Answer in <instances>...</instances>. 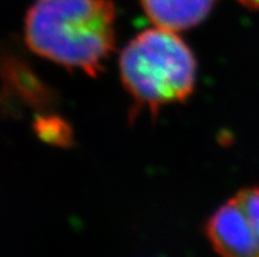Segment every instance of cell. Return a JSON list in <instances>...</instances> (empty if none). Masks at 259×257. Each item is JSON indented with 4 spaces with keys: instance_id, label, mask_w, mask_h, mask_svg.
I'll return each instance as SVG.
<instances>
[{
    "instance_id": "1",
    "label": "cell",
    "mask_w": 259,
    "mask_h": 257,
    "mask_svg": "<svg viewBox=\"0 0 259 257\" xmlns=\"http://www.w3.org/2000/svg\"><path fill=\"white\" fill-rule=\"evenodd\" d=\"M111 0H36L25 19L26 45L66 69L96 76L116 45Z\"/></svg>"
},
{
    "instance_id": "2",
    "label": "cell",
    "mask_w": 259,
    "mask_h": 257,
    "mask_svg": "<svg viewBox=\"0 0 259 257\" xmlns=\"http://www.w3.org/2000/svg\"><path fill=\"white\" fill-rule=\"evenodd\" d=\"M125 89L151 113L164 105L183 102L196 83V59L175 32L151 28L125 46L118 61Z\"/></svg>"
},
{
    "instance_id": "3",
    "label": "cell",
    "mask_w": 259,
    "mask_h": 257,
    "mask_svg": "<svg viewBox=\"0 0 259 257\" xmlns=\"http://www.w3.org/2000/svg\"><path fill=\"white\" fill-rule=\"evenodd\" d=\"M205 232L220 257H259V186L242 189L221 205Z\"/></svg>"
},
{
    "instance_id": "4",
    "label": "cell",
    "mask_w": 259,
    "mask_h": 257,
    "mask_svg": "<svg viewBox=\"0 0 259 257\" xmlns=\"http://www.w3.org/2000/svg\"><path fill=\"white\" fill-rule=\"evenodd\" d=\"M216 0H141L146 16L157 28L181 32L199 25Z\"/></svg>"
},
{
    "instance_id": "5",
    "label": "cell",
    "mask_w": 259,
    "mask_h": 257,
    "mask_svg": "<svg viewBox=\"0 0 259 257\" xmlns=\"http://www.w3.org/2000/svg\"><path fill=\"white\" fill-rule=\"evenodd\" d=\"M241 4H243L247 8L251 10H259V0H238Z\"/></svg>"
}]
</instances>
